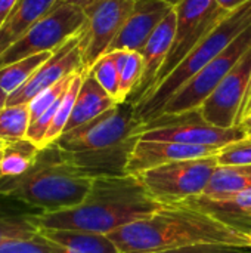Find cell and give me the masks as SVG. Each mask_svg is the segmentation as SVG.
Returning <instances> with one entry per match:
<instances>
[{
  "label": "cell",
  "mask_w": 251,
  "mask_h": 253,
  "mask_svg": "<svg viewBox=\"0 0 251 253\" xmlns=\"http://www.w3.org/2000/svg\"><path fill=\"white\" fill-rule=\"evenodd\" d=\"M7 98H9V93L3 90V87L0 86V111L7 105Z\"/></svg>",
  "instance_id": "cell-37"
},
{
  "label": "cell",
  "mask_w": 251,
  "mask_h": 253,
  "mask_svg": "<svg viewBox=\"0 0 251 253\" xmlns=\"http://www.w3.org/2000/svg\"><path fill=\"white\" fill-rule=\"evenodd\" d=\"M250 47L251 25L246 28L219 56H216L200 73H197L192 79H189L167 101V104L163 107V110L158 113L157 117L178 116V114H185L198 110Z\"/></svg>",
  "instance_id": "cell-10"
},
{
  "label": "cell",
  "mask_w": 251,
  "mask_h": 253,
  "mask_svg": "<svg viewBox=\"0 0 251 253\" xmlns=\"http://www.w3.org/2000/svg\"><path fill=\"white\" fill-rule=\"evenodd\" d=\"M93 1H96V0H92V3H93Z\"/></svg>",
  "instance_id": "cell-43"
},
{
  "label": "cell",
  "mask_w": 251,
  "mask_h": 253,
  "mask_svg": "<svg viewBox=\"0 0 251 253\" xmlns=\"http://www.w3.org/2000/svg\"><path fill=\"white\" fill-rule=\"evenodd\" d=\"M251 25V0L241 4L229 13L209 36H206L183 61L146 96H143L136 105V117L145 125L154 120L167 101L197 73H200L207 64L219 56L246 28Z\"/></svg>",
  "instance_id": "cell-5"
},
{
  "label": "cell",
  "mask_w": 251,
  "mask_h": 253,
  "mask_svg": "<svg viewBox=\"0 0 251 253\" xmlns=\"http://www.w3.org/2000/svg\"><path fill=\"white\" fill-rule=\"evenodd\" d=\"M65 253H118L108 236L67 230H37Z\"/></svg>",
  "instance_id": "cell-20"
},
{
  "label": "cell",
  "mask_w": 251,
  "mask_h": 253,
  "mask_svg": "<svg viewBox=\"0 0 251 253\" xmlns=\"http://www.w3.org/2000/svg\"><path fill=\"white\" fill-rule=\"evenodd\" d=\"M240 126L244 129V132L247 133V138H251V110L249 111V114L241 120Z\"/></svg>",
  "instance_id": "cell-36"
},
{
  "label": "cell",
  "mask_w": 251,
  "mask_h": 253,
  "mask_svg": "<svg viewBox=\"0 0 251 253\" xmlns=\"http://www.w3.org/2000/svg\"><path fill=\"white\" fill-rule=\"evenodd\" d=\"M108 237L118 253H154L200 245L251 248L247 230L191 202L163 206L152 216L129 224Z\"/></svg>",
  "instance_id": "cell-1"
},
{
  "label": "cell",
  "mask_w": 251,
  "mask_h": 253,
  "mask_svg": "<svg viewBox=\"0 0 251 253\" xmlns=\"http://www.w3.org/2000/svg\"><path fill=\"white\" fill-rule=\"evenodd\" d=\"M53 52H43L37 53L16 62H12L3 68H0V86L9 95L19 89L37 70L41 64H44Z\"/></svg>",
  "instance_id": "cell-24"
},
{
  "label": "cell",
  "mask_w": 251,
  "mask_h": 253,
  "mask_svg": "<svg viewBox=\"0 0 251 253\" xmlns=\"http://www.w3.org/2000/svg\"><path fill=\"white\" fill-rule=\"evenodd\" d=\"M83 71V59L80 49V33L71 37L52 56L38 67V70L7 98V105L28 104L38 93L56 84L62 79Z\"/></svg>",
  "instance_id": "cell-13"
},
{
  "label": "cell",
  "mask_w": 251,
  "mask_h": 253,
  "mask_svg": "<svg viewBox=\"0 0 251 253\" xmlns=\"http://www.w3.org/2000/svg\"><path fill=\"white\" fill-rule=\"evenodd\" d=\"M0 253H65L58 245L41 236L38 231L33 237L12 239L0 245Z\"/></svg>",
  "instance_id": "cell-28"
},
{
  "label": "cell",
  "mask_w": 251,
  "mask_h": 253,
  "mask_svg": "<svg viewBox=\"0 0 251 253\" xmlns=\"http://www.w3.org/2000/svg\"><path fill=\"white\" fill-rule=\"evenodd\" d=\"M141 127L135 105L126 101L96 119L64 132L53 144L92 178L124 175Z\"/></svg>",
  "instance_id": "cell-3"
},
{
  "label": "cell",
  "mask_w": 251,
  "mask_h": 253,
  "mask_svg": "<svg viewBox=\"0 0 251 253\" xmlns=\"http://www.w3.org/2000/svg\"><path fill=\"white\" fill-rule=\"evenodd\" d=\"M108 53H112L118 70V77H120L118 101L121 104L129 99V96L141 82L143 73V58L139 52L135 50H114Z\"/></svg>",
  "instance_id": "cell-23"
},
{
  "label": "cell",
  "mask_w": 251,
  "mask_h": 253,
  "mask_svg": "<svg viewBox=\"0 0 251 253\" xmlns=\"http://www.w3.org/2000/svg\"><path fill=\"white\" fill-rule=\"evenodd\" d=\"M117 104L118 102L96 82V79L89 71H83V82L65 132L96 119Z\"/></svg>",
  "instance_id": "cell-17"
},
{
  "label": "cell",
  "mask_w": 251,
  "mask_h": 253,
  "mask_svg": "<svg viewBox=\"0 0 251 253\" xmlns=\"http://www.w3.org/2000/svg\"><path fill=\"white\" fill-rule=\"evenodd\" d=\"M0 163H1V151H0ZM0 178H1V170H0Z\"/></svg>",
  "instance_id": "cell-41"
},
{
  "label": "cell",
  "mask_w": 251,
  "mask_h": 253,
  "mask_svg": "<svg viewBox=\"0 0 251 253\" xmlns=\"http://www.w3.org/2000/svg\"><path fill=\"white\" fill-rule=\"evenodd\" d=\"M18 0H0V27L3 25L4 19L9 16L12 9L15 7Z\"/></svg>",
  "instance_id": "cell-33"
},
{
  "label": "cell",
  "mask_w": 251,
  "mask_h": 253,
  "mask_svg": "<svg viewBox=\"0 0 251 253\" xmlns=\"http://www.w3.org/2000/svg\"><path fill=\"white\" fill-rule=\"evenodd\" d=\"M163 1L169 3V4H170L172 7H176V6H178V4H180V3H182L183 0H163Z\"/></svg>",
  "instance_id": "cell-39"
},
{
  "label": "cell",
  "mask_w": 251,
  "mask_h": 253,
  "mask_svg": "<svg viewBox=\"0 0 251 253\" xmlns=\"http://www.w3.org/2000/svg\"><path fill=\"white\" fill-rule=\"evenodd\" d=\"M37 234V228L31 224L30 218L25 216H9L0 215V245L12 239L33 237Z\"/></svg>",
  "instance_id": "cell-31"
},
{
  "label": "cell",
  "mask_w": 251,
  "mask_h": 253,
  "mask_svg": "<svg viewBox=\"0 0 251 253\" xmlns=\"http://www.w3.org/2000/svg\"><path fill=\"white\" fill-rule=\"evenodd\" d=\"M163 205L155 202L135 175L95 178L86 200L75 208L30 215L37 230H67L109 236L114 231L146 219Z\"/></svg>",
  "instance_id": "cell-2"
},
{
  "label": "cell",
  "mask_w": 251,
  "mask_h": 253,
  "mask_svg": "<svg viewBox=\"0 0 251 253\" xmlns=\"http://www.w3.org/2000/svg\"><path fill=\"white\" fill-rule=\"evenodd\" d=\"M89 73L96 79V82L120 104V77L112 53L102 55L89 70Z\"/></svg>",
  "instance_id": "cell-27"
},
{
  "label": "cell",
  "mask_w": 251,
  "mask_h": 253,
  "mask_svg": "<svg viewBox=\"0 0 251 253\" xmlns=\"http://www.w3.org/2000/svg\"><path fill=\"white\" fill-rule=\"evenodd\" d=\"M81 82H83V71H78L75 73L68 90L65 92V95L62 96L61 99V104L56 110V114H55V119L46 133V138H44V142H43V148L56 142V139L65 132V127L70 122V117H71V113H72V108H74V104H75V99H77V95H78V90H80V86H81Z\"/></svg>",
  "instance_id": "cell-26"
},
{
  "label": "cell",
  "mask_w": 251,
  "mask_h": 253,
  "mask_svg": "<svg viewBox=\"0 0 251 253\" xmlns=\"http://www.w3.org/2000/svg\"><path fill=\"white\" fill-rule=\"evenodd\" d=\"M251 83V47L198 108L201 117L217 127L240 126L241 110Z\"/></svg>",
  "instance_id": "cell-12"
},
{
  "label": "cell",
  "mask_w": 251,
  "mask_h": 253,
  "mask_svg": "<svg viewBox=\"0 0 251 253\" xmlns=\"http://www.w3.org/2000/svg\"><path fill=\"white\" fill-rule=\"evenodd\" d=\"M251 110V83L250 87H249V92H247V96H246V101H244V105H243V110H241V116H240V123L241 120L249 114V111Z\"/></svg>",
  "instance_id": "cell-35"
},
{
  "label": "cell",
  "mask_w": 251,
  "mask_h": 253,
  "mask_svg": "<svg viewBox=\"0 0 251 253\" xmlns=\"http://www.w3.org/2000/svg\"><path fill=\"white\" fill-rule=\"evenodd\" d=\"M247 1H250V0H216V3L225 10H235L237 7H240L241 4H244Z\"/></svg>",
  "instance_id": "cell-34"
},
{
  "label": "cell",
  "mask_w": 251,
  "mask_h": 253,
  "mask_svg": "<svg viewBox=\"0 0 251 253\" xmlns=\"http://www.w3.org/2000/svg\"><path fill=\"white\" fill-rule=\"evenodd\" d=\"M219 148L213 147H201V145H186L179 142H166V141H146L139 139L136 141L127 165L126 173L127 175H139L145 170L172 163L179 160H189V159H203L216 156Z\"/></svg>",
  "instance_id": "cell-14"
},
{
  "label": "cell",
  "mask_w": 251,
  "mask_h": 253,
  "mask_svg": "<svg viewBox=\"0 0 251 253\" xmlns=\"http://www.w3.org/2000/svg\"><path fill=\"white\" fill-rule=\"evenodd\" d=\"M175 9L178 15L175 40L151 90H154L183 61L194 46L209 36L232 12L222 9L216 0H183Z\"/></svg>",
  "instance_id": "cell-9"
},
{
  "label": "cell",
  "mask_w": 251,
  "mask_h": 253,
  "mask_svg": "<svg viewBox=\"0 0 251 253\" xmlns=\"http://www.w3.org/2000/svg\"><path fill=\"white\" fill-rule=\"evenodd\" d=\"M154 253H251V248L232 246V245H200V246H189V248Z\"/></svg>",
  "instance_id": "cell-32"
},
{
  "label": "cell",
  "mask_w": 251,
  "mask_h": 253,
  "mask_svg": "<svg viewBox=\"0 0 251 253\" xmlns=\"http://www.w3.org/2000/svg\"><path fill=\"white\" fill-rule=\"evenodd\" d=\"M95 178L74 165L56 145L40 148L31 169L18 178H0V196L40 212L78 206L89 196Z\"/></svg>",
  "instance_id": "cell-4"
},
{
  "label": "cell",
  "mask_w": 251,
  "mask_h": 253,
  "mask_svg": "<svg viewBox=\"0 0 251 253\" xmlns=\"http://www.w3.org/2000/svg\"><path fill=\"white\" fill-rule=\"evenodd\" d=\"M3 147H4V142H3V141H0V151L3 150Z\"/></svg>",
  "instance_id": "cell-40"
},
{
  "label": "cell",
  "mask_w": 251,
  "mask_h": 253,
  "mask_svg": "<svg viewBox=\"0 0 251 253\" xmlns=\"http://www.w3.org/2000/svg\"><path fill=\"white\" fill-rule=\"evenodd\" d=\"M191 203L206 211H210L229 222L237 224L235 221L241 219V221H246L251 227V187L249 190L237 196L228 197V199H220V200L195 199V200H191Z\"/></svg>",
  "instance_id": "cell-22"
},
{
  "label": "cell",
  "mask_w": 251,
  "mask_h": 253,
  "mask_svg": "<svg viewBox=\"0 0 251 253\" xmlns=\"http://www.w3.org/2000/svg\"><path fill=\"white\" fill-rule=\"evenodd\" d=\"M219 166H244L251 165V138L220 147L216 153Z\"/></svg>",
  "instance_id": "cell-30"
},
{
  "label": "cell",
  "mask_w": 251,
  "mask_h": 253,
  "mask_svg": "<svg viewBox=\"0 0 251 253\" xmlns=\"http://www.w3.org/2000/svg\"><path fill=\"white\" fill-rule=\"evenodd\" d=\"M172 9L173 7L163 0H135L132 13L126 19L108 52L135 50L141 53L154 30Z\"/></svg>",
  "instance_id": "cell-15"
},
{
  "label": "cell",
  "mask_w": 251,
  "mask_h": 253,
  "mask_svg": "<svg viewBox=\"0 0 251 253\" xmlns=\"http://www.w3.org/2000/svg\"><path fill=\"white\" fill-rule=\"evenodd\" d=\"M84 24L86 12L83 7L58 0L47 15L0 55V68L37 53L55 52L77 36Z\"/></svg>",
  "instance_id": "cell-7"
},
{
  "label": "cell",
  "mask_w": 251,
  "mask_h": 253,
  "mask_svg": "<svg viewBox=\"0 0 251 253\" xmlns=\"http://www.w3.org/2000/svg\"><path fill=\"white\" fill-rule=\"evenodd\" d=\"M176 21H178V15H176V9L173 7L164 16L160 25L154 30L146 44L143 46L141 52L143 58V73H142L139 84L136 86V89L132 92V95L127 99L133 105H136L152 89L154 82L173 44L175 34H176Z\"/></svg>",
  "instance_id": "cell-16"
},
{
  "label": "cell",
  "mask_w": 251,
  "mask_h": 253,
  "mask_svg": "<svg viewBox=\"0 0 251 253\" xmlns=\"http://www.w3.org/2000/svg\"><path fill=\"white\" fill-rule=\"evenodd\" d=\"M249 233H250V236H251V227H250V230H249Z\"/></svg>",
  "instance_id": "cell-42"
},
{
  "label": "cell",
  "mask_w": 251,
  "mask_h": 253,
  "mask_svg": "<svg viewBox=\"0 0 251 253\" xmlns=\"http://www.w3.org/2000/svg\"><path fill=\"white\" fill-rule=\"evenodd\" d=\"M58 0H18L0 27V55L38 22Z\"/></svg>",
  "instance_id": "cell-18"
},
{
  "label": "cell",
  "mask_w": 251,
  "mask_h": 253,
  "mask_svg": "<svg viewBox=\"0 0 251 253\" xmlns=\"http://www.w3.org/2000/svg\"><path fill=\"white\" fill-rule=\"evenodd\" d=\"M62 1H65V3H71V4H77V6L83 7V9L92 3V0H62Z\"/></svg>",
  "instance_id": "cell-38"
},
{
  "label": "cell",
  "mask_w": 251,
  "mask_h": 253,
  "mask_svg": "<svg viewBox=\"0 0 251 253\" xmlns=\"http://www.w3.org/2000/svg\"><path fill=\"white\" fill-rule=\"evenodd\" d=\"M133 6L135 0H96L84 7L86 24L80 31L83 71L108 52Z\"/></svg>",
  "instance_id": "cell-11"
},
{
  "label": "cell",
  "mask_w": 251,
  "mask_h": 253,
  "mask_svg": "<svg viewBox=\"0 0 251 253\" xmlns=\"http://www.w3.org/2000/svg\"><path fill=\"white\" fill-rule=\"evenodd\" d=\"M247 138L241 126L223 129L207 123L198 110L178 116H160L141 127L139 139L179 142L220 148Z\"/></svg>",
  "instance_id": "cell-8"
},
{
  "label": "cell",
  "mask_w": 251,
  "mask_h": 253,
  "mask_svg": "<svg viewBox=\"0 0 251 253\" xmlns=\"http://www.w3.org/2000/svg\"><path fill=\"white\" fill-rule=\"evenodd\" d=\"M74 76H75V73L71 74V76H68V77H65V79H62L61 82H58L56 84L47 87L46 90H43L41 93H38L34 99H31L28 102L30 119H31L30 123H33L34 120H37L44 111H47L58 99H61L64 96V93L68 90V87H70Z\"/></svg>",
  "instance_id": "cell-29"
},
{
  "label": "cell",
  "mask_w": 251,
  "mask_h": 253,
  "mask_svg": "<svg viewBox=\"0 0 251 253\" xmlns=\"http://www.w3.org/2000/svg\"><path fill=\"white\" fill-rule=\"evenodd\" d=\"M251 187V165L244 166H217L206 191L204 200H220L237 196Z\"/></svg>",
  "instance_id": "cell-19"
},
{
  "label": "cell",
  "mask_w": 251,
  "mask_h": 253,
  "mask_svg": "<svg viewBox=\"0 0 251 253\" xmlns=\"http://www.w3.org/2000/svg\"><path fill=\"white\" fill-rule=\"evenodd\" d=\"M30 122L31 119L28 104L6 105L0 111V141L9 144L25 139Z\"/></svg>",
  "instance_id": "cell-25"
},
{
  "label": "cell",
  "mask_w": 251,
  "mask_h": 253,
  "mask_svg": "<svg viewBox=\"0 0 251 253\" xmlns=\"http://www.w3.org/2000/svg\"><path fill=\"white\" fill-rule=\"evenodd\" d=\"M217 166L216 156H210L172 162L136 176L155 202L175 206L201 197Z\"/></svg>",
  "instance_id": "cell-6"
},
{
  "label": "cell",
  "mask_w": 251,
  "mask_h": 253,
  "mask_svg": "<svg viewBox=\"0 0 251 253\" xmlns=\"http://www.w3.org/2000/svg\"><path fill=\"white\" fill-rule=\"evenodd\" d=\"M40 148L30 139H19L4 144L1 150V178H18L27 173L34 165Z\"/></svg>",
  "instance_id": "cell-21"
}]
</instances>
